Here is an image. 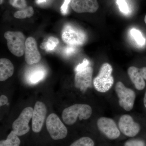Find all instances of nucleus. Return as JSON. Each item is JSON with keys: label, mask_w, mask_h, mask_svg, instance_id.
Here are the masks:
<instances>
[{"label": "nucleus", "mask_w": 146, "mask_h": 146, "mask_svg": "<svg viewBox=\"0 0 146 146\" xmlns=\"http://www.w3.org/2000/svg\"><path fill=\"white\" fill-rule=\"evenodd\" d=\"M92 113V108L88 105L75 104L63 110L62 118L65 124L72 125L76 121L78 118L80 120L87 119L90 117Z\"/></svg>", "instance_id": "1"}, {"label": "nucleus", "mask_w": 146, "mask_h": 146, "mask_svg": "<svg viewBox=\"0 0 146 146\" xmlns=\"http://www.w3.org/2000/svg\"><path fill=\"white\" fill-rule=\"evenodd\" d=\"M112 70V66L109 63L102 65L98 74L94 80V86L97 91L105 93L111 89L114 82Z\"/></svg>", "instance_id": "2"}, {"label": "nucleus", "mask_w": 146, "mask_h": 146, "mask_svg": "<svg viewBox=\"0 0 146 146\" xmlns=\"http://www.w3.org/2000/svg\"><path fill=\"white\" fill-rule=\"evenodd\" d=\"M5 38L7 41V47L11 53L18 57L23 56L25 49L26 38L20 31L6 32Z\"/></svg>", "instance_id": "3"}, {"label": "nucleus", "mask_w": 146, "mask_h": 146, "mask_svg": "<svg viewBox=\"0 0 146 146\" xmlns=\"http://www.w3.org/2000/svg\"><path fill=\"white\" fill-rule=\"evenodd\" d=\"M62 38L67 44L75 46L83 45L86 42L87 35L83 30L69 24L64 27Z\"/></svg>", "instance_id": "4"}, {"label": "nucleus", "mask_w": 146, "mask_h": 146, "mask_svg": "<svg viewBox=\"0 0 146 146\" xmlns=\"http://www.w3.org/2000/svg\"><path fill=\"white\" fill-rule=\"evenodd\" d=\"M47 131L54 140L63 139L67 136L68 129L57 115L52 113L46 121Z\"/></svg>", "instance_id": "5"}, {"label": "nucleus", "mask_w": 146, "mask_h": 146, "mask_svg": "<svg viewBox=\"0 0 146 146\" xmlns=\"http://www.w3.org/2000/svg\"><path fill=\"white\" fill-rule=\"evenodd\" d=\"M115 90L119 99V104L126 111H130L133 109L136 94L135 92L129 88H127L121 82H117Z\"/></svg>", "instance_id": "6"}, {"label": "nucleus", "mask_w": 146, "mask_h": 146, "mask_svg": "<svg viewBox=\"0 0 146 146\" xmlns=\"http://www.w3.org/2000/svg\"><path fill=\"white\" fill-rule=\"evenodd\" d=\"M33 109L32 107L25 108L21 112L18 117L12 124L13 131L18 136L26 134L30 129L29 122L32 118Z\"/></svg>", "instance_id": "7"}, {"label": "nucleus", "mask_w": 146, "mask_h": 146, "mask_svg": "<svg viewBox=\"0 0 146 146\" xmlns=\"http://www.w3.org/2000/svg\"><path fill=\"white\" fill-rule=\"evenodd\" d=\"M46 114L47 108L44 104L36 102L32 118V129L35 133H38L42 130Z\"/></svg>", "instance_id": "8"}, {"label": "nucleus", "mask_w": 146, "mask_h": 146, "mask_svg": "<svg viewBox=\"0 0 146 146\" xmlns=\"http://www.w3.org/2000/svg\"><path fill=\"white\" fill-rule=\"evenodd\" d=\"M97 125L99 129L108 138L113 140L119 137V130L112 119L102 117L98 120Z\"/></svg>", "instance_id": "9"}, {"label": "nucleus", "mask_w": 146, "mask_h": 146, "mask_svg": "<svg viewBox=\"0 0 146 146\" xmlns=\"http://www.w3.org/2000/svg\"><path fill=\"white\" fill-rule=\"evenodd\" d=\"M119 126L120 130L129 137L136 136L140 131V125L134 122L133 118L129 115H123L120 117Z\"/></svg>", "instance_id": "10"}, {"label": "nucleus", "mask_w": 146, "mask_h": 146, "mask_svg": "<svg viewBox=\"0 0 146 146\" xmlns=\"http://www.w3.org/2000/svg\"><path fill=\"white\" fill-rule=\"evenodd\" d=\"M25 53V60L29 65H33L41 60V54L37 48L36 40L33 37L30 36L26 40Z\"/></svg>", "instance_id": "11"}, {"label": "nucleus", "mask_w": 146, "mask_h": 146, "mask_svg": "<svg viewBox=\"0 0 146 146\" xmlns=\"http://www.w3.org/2000/svg\"><path fill=\"white\" fill-rule=\"evenodd\" d=\"M93 69L88 66L85 69L76 72L75 76V86L83 93L91 85Z\"/></svg>", "instance_id": "12"}, {"label": "nucleus", "mask_w": 146, "mask_h": 146, "mask_svg": "<svg viewBox=\"0 0 146 146\" xmlns=\"http://www.w3.org/2000/svg\"><path fill=\"white\" fill-rule=\"evenodd\" d=\"M71 7L77 13H94L99 9L97 0H72Z\"/></svg>", "instance_id": "13"}, {"label": "nucleus", "mask_w": 146, "mask_h": 146, "mask_svg": "<svg viewBox=\"0 0 146 146\" xmlns=\"http://www.w3.org/2000/svg\"><path fill=\"white\" fill-rule=\"evenodd\" d=\"M127 73L136 89L143 90L145 86V80H146V67L138 69L132 66L128 68Z\"/></svg>", "instance_id": "14"}, {"label": "nucleus", "mask_w": 146, "mask_h": 146, "mask_svg": "<svg viewBox=\"0 0 146 146\" xmlns=\"http://www.w3.org/2000/svg\"><path fill=\"white\" fill-rule=\"evenodd\" d=\"M14 68L13 63L8 59H0V81H4L13 75Z\"/></svg>", "instance_id": "15"}, {"label": "nucleus", "mask_w": 146, "mask_h": 146, "mask_svg": "<svg viewBox=\"0 0 146 146\" xmlns=\"http://www.w3.org/2000/svg\"><path fill=\"white\" fill-rule=\"evenodd\" d=\"M21 143V140L18 135L12 130L5 140L0 141V146H19Z\"/></svg>", "instance_id": "16"}, {"label": "nucleus", "mask_w": 146, "mask_h": 146, "mask_svg": "<svg viewBox=\"0 0 146 146\" xmlns=\"http://www.w3.org/2000/svg\"><path fill=\"white\" fill-rule=\"evenodd\" d=\"M34 11L33 7L31 6H28L24 9H20L14 13V17L18 19H25L26 18H30L33 16Z\"/></svg>", "instance_id": "17"}, {"label": "nucleus", "mask_w": 146, "mask_h": 146, "mask_svg": "<svg viewBox=\"0 0 146 146\" xmlns=\"http://www.w3.org/2000/svg\"><path fill=\"white\" fill-rule=\"evenodd\" d=\"M59 43V40L57 38L53 36L49 37L47 42H43L40 45L41 48L45 50L46 51H50L54 49Z\"/></svg>", "instance_id": "18"}, {"label": "nucleus", "mask_w": 146, "mask_h": 146, "mask_svg": "<svg viewBox=\"0 0 146 146\" xmlns=\"http://www.w3.org/2000/svg\"><path fill=\"white\" fill-rule=\"evenodd\" d=\"M130 34L138 45L143 46L145 43V39L142 35L141 32L135 29L131 30Z\"/></svg>", "instance_id": "19"}, {"label": "nucleus", "mask_w": 146, "mask_h": 146, "mask_svg": "<svg viewBox=\"0 0 146 146\" xmlns=\"http://www.w3.org/2000/svg\"><path fill=\"white\" fill-rule=\"evenodd\" d=\"M70 146H94V143L91 138L84 137L75 141Z\"/></svg>", "instance_id": "20"}, {"label": "nucleus", "mask_w": 146, "mask_h": 146, "mask_svg": "<svg viewBox=\"0 0 146 146\" xmlns=\"http://www.w3.org/2000/svg\"><path fill=\"white\" fill-rule=\"evenodd\" d=\"M44 73L43 71L38 70L33 72L30 77L29 80L32 83H36L44 78Z\"/></svg>", "instance_id": "21"}, {"label": "nucleus", "mask_w": 146, "mask_h": 146, "mask_svg": "<svg viewBox=\"0 0 146 146\" xmlns=\"http://www.w3.org/2000/svg\"><path fill=\"white\" fill-rule=\"evenodd\" d=\"M9 2L11 5L19 10L24 9L28 7L26 0H9Z\"/></svg>", "instance_id": "22"}, {"label": "nucleus", "mask_w": 146, "mask_h": 146, "mask_svg": "<svg viewBox=\"0 0 146 146\" xmlns=\"http://www.w3.org/2000/svg\"><path fill=\"white\" fill-rule=\"evenodd\" d=\"M117 2L121 12L125 14L128 13L129 11L128 6L125 0H117Z\"/></svg>", "instance_id": "23"}, {"label": "nucleus", "mask_w": 146, "mask_h": 146, "mask_svg": "<svg viewBox=\"0 0 146 146\" xmlns=\"http://www.w3.org/2000/svg\"><path fill=\"white\" fill-rule=\"evenodd\" d=\"M124 146H146V145L142 140H132L127 141Z\"/></svg>", "instance_id": "24"}, {"label": "nucleus", "mask_w": 146, "mask_h": 146, "mask_svg": "<svg viewBox=\"0 0 146 146\" xmlns=\"http://www.w3.org/2000/svg\"><path fill=\"white\" fill-rule=\"evenodd\" d=\"M89 64V61L88 59L86 58H84V59L83 62L80 64H79L77 66H76L75 68V71L76 72H79L85 69L86 67H88V65Z\"/></svg>", "instance_id": "25"}, {"label": "nucleus", "mask_w": 146, "mask_h": 146, "mask_svg": "<svg viewBox=\"0 0 146 146\" xmlns=\"http://www.w3.org/2000/svg\"><path fill=\"white\" fill-rule=\"evenodd\" d=\"M76 51V48H75L74 46H70V45H68V46L66 47L64 49V53L66 55L70 56L71 55L75 52Z\"/></svg>", "instance_id": "26"}, {"label": "nucleus", "mask_w": 146, "mask_h": 146, "mask_svg": "<svg viewBox=\"0 0 146 146\" xmlns=\"http://www.w3.org/2000/svg\"><path fill=\"white\" fill-rule=\"evenodd\" d=\"M70 0H65V3L62 5L61 8V11L63 15H65L67 13V9H68V4L70 2Z\"/></svg>", "instance_id": "27"}, {"label": "nucleus", "mask_w": 146, "mask_h": 146, "mask_svg": "<svg viewBox=\"0 0 146 146\" xmlns=\"http://www.w3.org/2000/svg\"><path fill=\"white\" fill-rule=\"evenodd\" d=\"M8 101V100L7 97L4 95H2L0 97V106H3L6 104Z\"/></svg>", "instance_id": "28"}, {"label": "nucleus", "mask_w": 146, "mask_h": 146, "mask_svg": "<svg viewBox=\"0 0 146 146\" xmlns=\"http://www.w3.org/2000/svg\"><path fill=\"white\" fill-rule=\"evenodd\" d=\"M144 104L145 107L146 108V92L145 94V97H144Z\"/></svg>", "instance_id": "29"}, {"label": "nucleus", "mask_w": 146, "mask_h": 146, "mask_svg": "<svg viewBox=\"0 0 146 146\" xmlns=\"http://www.w3.org/2000/svg\"><path fill=\"white\" fill-rule=\"evenodd\" d=\"M45 0H37V3H41L42 2H43L44 1H45Z\"/></svg>", "instance_id": "30"}, {"label": "nucleus", "mask_w": 146, "mask_h": 146, "mask_svg": "<svg viewBox=\"0 0 146 146\" xmlns=\"http://www.w3.org/2000/svg\"><path fill=\"white\" fill-rule=\"evenodd\" d=\"M3 0H0V4L1 5L2 4Z\"/></svg>", "instance_id": "31"}, {"label": "nucleus", "mask_w": 146, "mask_h": 146, "mask_svg": "<svg viewBox=\"0 0 146 146\" xmlns=\"http://www.w3.org/2000/svg\"><path fill=\"white\" fill-rule=\"evenodd\" d=\"M144 21H145V24H146V16H145V19H144Z\"/></svg>", "instance_id": "32"}]
</instances>
